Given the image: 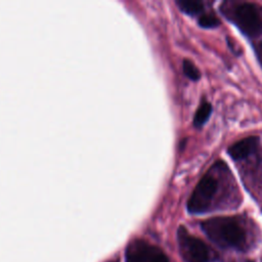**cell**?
<instances>
[{"label":"cell","instance_id":"6da1fadb","mask_svg":"<svg viewBox=\"0 0 262 262\" xmlns=\"http://www.w3.org/2000/svg\"><path fill=\"white\" fill-rule=\"evenodd\" d=\"M201 228L219 247L235 250H243L246 247V231L235 217H213L203 221Z\"/></svg>","mask_w":262,"mask_h":262},{"label":"cell","instance_id":"7a4b0ae2","mask_svg":"<svg viewBox=\"0 0 262 262\" xmlns=\"http://www.w3.org/2000/svg\"><path fill=\"white\" fill-rule=\"evenodd\" d=\"M223 12L226 18L233 23L248 38L262 35V16L258 6L251 2H242Z\"/></svg>","mask_w":262,"mask_h":262},{"label":"cell","instance_id":"3957f363","mask_svg":"<svg viewBox=\"0 0 262 262\" xmlns=\"http://www.w3.org/2000/svg\"><path fill=\"white\" fill-rule=\"evenodd\" d=\"M219 181L212 167L198 182L187 201V211L190 214L207 212L218 192Z\"/></svg>","mask_w":262,"mask_h":262},{"label":"cell","instance_id":"277c9868","mask_svg":"<svg viewBox=\"0 0 262 262\" xmlns=\"http://www.w3.org/2000/svg\"><path fill=\"white\" fill-rule=\"evenodd\" d=\"M177 242L181 257L185 262H209L210 250L200 238L190 234L180 225L177 230Z\"/></svg>","mask_w":262,"mask_h":262},{"label":"cell","instance_id":"5b68a950","mask_svg":"<svg viewBox=\"0 0 262 262\" xmlns=\"http://www.w3.org/2000/svg\"><path fill=\"white\" fill-rule=\"evenodd\" d=\"M126 262H170L159 247L143 239L129 243L125 251Z\"/></svg>","mask_w":262,"mask_h":262},{"label":"cell","instance_id":"8992f818","mask_svg":"<svg viewBox=\"0 0 262 262\" xmlns=\"http://www.w3.org/2000/svg\"><path fill=\"white\" fill-rule=\"evenodd\" d=\"M259 138L257 136H249L243 138L227 148V154L234 161H242L254 154L258 147Z\"/></svg>","mask_w":262,"mask_h":262},{"label":"cell","instance_id":"52a82bcc","mask_svg":"<svg viewBox=\"0 0 262 262\" xmlns=\"http://www.w3.org/2000/svg\"><path fill=\"white\" fill-rule=\"evenodd\" d=\"M175 3L183 13L190 16L202 15L205 9L204 3L199 0H177Z\"/></svg>","mask_w":262,"mask_h":262},{"label":"cell","instance_id":"ba28073f","mask_svg":"<svg viewBox=\"0 0 262 262\" xmlns=\"http://www.w3.org/2000/svg\"><path fill=\"white\" fill-rule=\"evenodd\" d=\"M213 107L212 104L208 101H203L198 107L194 117H193V125L196 128H201L206 124V122L211 117Z\"/></svg>","mask_w":262,"mask_h":262},{"label":"cell","instance_id":"9c48e42d","mask_svg":"<svg viewBox=\"0 0 262 262\" xmlns=\"http://www.w3.org/2000/svg\"><path fill=\"white\" fill-rule=\"evenodd\" d=\"M182 71L183 74L191 81L196 82L201 79V72L198 69V67L190 61L189 59H184L182 61Z\"/></svg>","mask_w":262,"mask_h":262},{"label":"cell","instance_id":"30bf717a","mask_svg":"<svg viewBox=\"0 0 262 262\" xmlns=\"http://www.w3.org/2000/svg\"><path fill=\"white\" fill-rule=\"evenodd\" d=\"M198 25L203 29H214L220 26V19L212 13H205L199 16Z\"/></svg>","mask_w":262,"mask_h":262},{"label":"cell","instance_id":"8fae6325","mask_svg":"<svg viewBox=\"0 0 262 262\" xmlns=\"http://www.w3.org/2000/svg\"><path fill=\"white\" fill-rule=\"evenodd\" d=\"M108 262H118L117 260H114V261H108Z\"/></svg>","mask_w":262,"mask_h":262}]
</instances>
